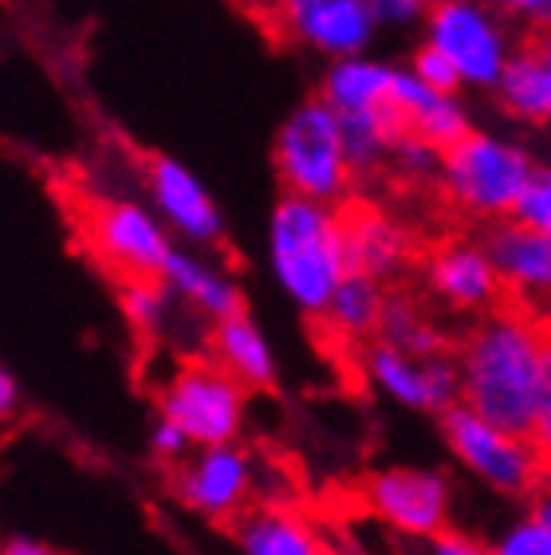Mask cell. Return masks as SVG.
<instances>
[{"label": "cell", "mask_w": 551, "mask_h": 555, "mask_svg": "<svg viewBox=\"0 0 551 555\" xmlns=\"http://www.w3.org/2000/svg\"><path fill=\"white\" fill-rule=\"evenodd\" d=\"M461 402L520 438H551V347L536 320L497 311L461 351Z\"/></svg>", "instance_id": "6da1fadb"}, {"label": "cell", "mask_w": 551, "mask_h": 555, "mask_svg": "<svg viewBox=\"0 0 551 555\" xmlns=\"http://www.w3.org/2000/svg\"><path fill=\"white\" fill-rule=\"evenodd\" d=\"M268 272L292 308L319 320L335 284L350 272L339 209L284 193L268 217Z\"/></svg>", "instance_id": "7a4b0ae2"}, {"label": "cell", "mask_w": 551, "mask_h": 555, "mask_svg": "<svg viewBox=\"0 0 551 555\" xmlns=\"http://www.w3.org/2000/svg\"><path fill=\"white\" fill-rule=\"evenodd\" d=\"M540 162L516 139H500L488 130H469L453 146L441 150L437 178L446 185L449 202L465 209L469 217L500 221L509 217L516 193L531 178Z\"/></svg>", "instance_id": "3957f363"}, {"label": "cell", "mask_w": 551, "mask_h": 555, "mask_svg": "<svg viewBox=\"0 0 551 555\" xmlns=\"http://www.w3.org/2000/svg\"><path fill=\"white\" fill-rule=\"evenodd\" d=\"M272 162L284 193L323 205H339L355 182V170L339 139V115L323 99H308L292 107V115L276 130Z\"/></svg>", "instance_id": "277c9868"}, {"label": "cell", "mask_w": 551, "mask_h": 555, "mask_svg": "<svg viewBox=\"0 0 551 555\" xmlns=\"http://www.w3.org/2000/svg\"><path fill=\"white\" fill-rule=\"evenodd\" d=\"M425 43L453 64L461 91H492L500 67L516 48V24L492 0H430Z\"/></svg>", "instance_id": "5b68a950"}, {"label": "cell", "mask_w": 551, "mask_h": 555, "mask_svg": "<svg viewBox=\"0 0 551 555\" xmlns=\"http://www.w3.org/2000/svg\"><path fill=\"white\" fill-rule=\"evenodd\" d=\"M441 434H446L449 453L485 489L500 492V496H528L540 485L543 477L540 441L520 438L512 429L488 422L477 410H469L465 402H453V406L441 410Z\"/></svg>", "instance_id": "8992f818"}, {"label": "cell", "mask_w": 551, "mask_h": 555, "mask_svg": "<svg viewBox=\"0 0 551 555\" xmlns=\"http://www.w3.org/2000/svg\"><path fill=\"white\" fill-rule=\"evenodd\" d=\"M158 414L170 417L193 449L236 441L248 417V390L221 363H185L162 390Z\"/></svg>", "instance_id": "52a82bcc"}, {"label": "cell", "mask_w": 551, "mask_h": 555, "mask_svg": "<svg viewBox=\"0 0 551 555\" xmlns=\"http://www.w3.org/2000/svg\"><path fill=\"white\" fill-rule=\"evenodd\" d=\"M362 501L398 535L430 540L441 528H449L453 516V485L434 465H390L379 469L362 489Z\"/></svg>", "instance_id": "ba28073f"}, {"label": "cell", "mask_w": 551, "mask_h": 555, "mask_svg": "<svg viewBox=\"0 0 551 555\" xmlns=\"http://www.w3.org/2000/svg\"><path fill=\"white\" fill-rule=\"evenodd\" d=\"M87 236L99 260L123 276H158L174 248L170 229L158 221V214L130 197L99 202L87 217Z\"/></svg>", "instance_id": "9c48e42d"}, {"label": "cell", "mask_w": 551, "mask_h": 555, "mask_svg": "<svg viewBox=\"0 0 551 555\" xmlns=\"http://www.w3.org/2000/svg\"><path fill=\"white\" fill-rule=\"evenodd\" d=\"M362 371L382 398L394 406L418 410V414H441L446 406L461 402V374L446 354H410L394 343L379 339L362 354Z\"/></svg>", "instance_id": "30bf717a"}, {"label": "cell", "mask_w": 551, "mask_h": 555, "mask_svg": "<svg viewBox=\"0 0 551 555\" xmlns=\"http://www.w3.org/2000/svg\"><path fill=\"white\" fill-rule=\"evenodd\" d=\"M253 453L241 449L236 441L190 449V457L181 461L178 496L190 513L205 516V520H236L244 513V504L253 501Z\"/></svg>", "instance_id": "8fae6325"}, {"label": "cell", "mask_w": 551, "mask_h": 555, "mask_svg": "<svg viewBox=\"0 0 551 555\" xmlns=\"http://www.w3.org/2000/svg\"><path fill=\"white\" fill-rule=\"evenodd\" d=\"M146 193L150 209L158 214V221L170 229V236L185 241L193 248H213L221 245L225 236V214L209 185L185 166V162L158 154L146 166Z\"/></svg>", "instance_id": "7c38bea8"}, {"label": "cell", "mask_w": 551, "mask_h": 555, "mask_svg": "<svg viewBox=\"0 0 551 555\" xmlns=\"http://www.w3.org/2000/svg\"><path fill=\"white\" fill-rule=\"evenodd\" d=\"M276 21L287 40L328 60L371 52L379 36L367 0H276Z\"/></svg>", "instance_id": "4fadbf2b"}, {"label": "cell", "mask_w": 551, "mask_h": 555, "mask_svg": "<svg viewBox=\"0 0 551 555\" xmlns=\"http://www.w3.org/2000/svg\"><path fill=\"white\" fill-rule=\"evenodd\" d=\"M390 107L398 111V118H402V127L410 130V134H418V139L437 150L453 146L461 134L473 130V115H469L461 91L425 87L422 79H413L402 67H394Z\"/></svg>", "instance_id": "5bb4252c"}, {"label": "cell", "mask_w": 551, "mask_h": 555, "mask_svg": "<svg viewBox=\"0 0 551 555\" xmlns=\"http://www.w3.org/2000/svg\"><path fill=\"white\" fill-rule=\"evenodd\" d=\"M485 253L492 260L500 288H512L524 299H540L551 288V233L524 229V224L500 217V224L488 233Z\"/></svg>", "instance_id": "9a60e30c"}, {"label": "cell", "mask_w": 551, "mask_h": 555, "mask_svg": "<svg viewBox=\"0 0 551 555\" xmlns=\"http://www.w3.org/2000/svg\"><path fill=\"white\" fill-rule=\"evenodd\" d=\"M430 288L453 311H488L500 296V280L492 272L485 245L477 241H449L430 260Z\"/></svg>", "instance_id": "2e32d148"}, {"label": "cell", "mask_w": 551, "mask_h": 555, "mask_svg": "<svg viewBox=\"0 0 551 555\" xmlns=\"http://www.w3.org/2000/svg\"><path fill=\"white\" fill-rule=\"evenodd\" d=\"M492 91H497L504 115H512L516 122H524V127H548V118H551L548 43H540V40L516 43L512 55L504 60V67H500Z\"/></svg>", "instance_id": "e0dca14e"}, {"label": "cell", "mask_w": 551, "mask_h": 555, "mask_svg": "<svg viewBox=\"0 0 551 555\" xmlns=\"http://www.w3.org/2000/svg\"><path fill=\"white\" fill-rule=\"evenodd\" d=\"M158 280L170 288V296L185 299L190 308H197L209 320H225V315L244 308L241 284L225 268L213 264L209 257H202L197 248L174 245L166 264L158 268Z\"/></svg>", "instance_id": "ac0fdd59"}, {"label": "cell", "mask_w": 551, "mask_h": 555, "mask_svg": "<svg viewBox=\"0 0 551 555\" xmlns=\"http://www.w3.org/2000/svg\"><path fill=\"white\" fill-rule=\"evenodd\" d=\"M213 363H221L244 390H268L280 374L272 343L244 308L213 320Z\"/></svg>", "instance_id": "d6986e66"}, {"label": "cell", "mask_w": 551, "mask_h": 555, "mask_svg": "<svg viewBox=\"0 0 551 555\" xmlns=\"http://www.w3.org/2000/svg\"><path fill=\"white\" fill-rule=\"evenodd\" d=\"M343 248H347V268L362 276L386 280L410 257V236L394 217L379 209H359L343 217Z\"/></svg>", "instance_id": "ffe728a7"}, {"label": "cell", "mask_w": 551, "mask_h": 555, "mask_svg": "<svg viewBox=\"0 0 551 555\" xmlns=\"http://www.w3.org/2000/svg\"><path fill=\"white\" fill-rule=\"evenodd\" d=\"M390 79H394V64H386L379 55L371 52L339 55V60H331V67L319 79L316 99H323L335 115L367 111L390 99Z\"/></svg>", "instance_id": "44dd1931"}, {"label": "cell", "mask_w": 551, "mask_h": 555, "mask_svg": "<svg viewBox=\"0 0 551 555\" xmlns=\"http://www.w3.org/2000/svg\"><path fill=\"white\" fill-rule=\"evenodd\" d=\"M241 555H331L323 535L292 508H260L236 532Z\"/></svg>", "instance_id": "7402d4cb"}, {"label": "cell", "mask_w": 551, "mask_h": 555, "mask_svg": "<svg viewBox=\"0 0 551 555\" xmlns=\"http://www.w3.org/2000/svg\"><path fill=\"white\" fill-rule=\"evenodd\" d=\"M402 130H406L402 118L390 107V99L379 103V107L339 115V139H343V150H347L350 170L355 173L379 170L382 162L390 158V146Z\"/></svg>", "instance_id": "603a6c76"}, {"label": "cell", "mask_w": 551, "mask_h": 555, "mask_svg": "<svg viewBox=\"0 0 551 555\" xmlns=\"http://www.w3.org/2000/svg\"><path fill=\"white\" fill-rule=\"evenodd\" d=\"M382 304H386L382 280L362 276V272H347L335 284V292L328 296V308H323L319 320L328 323L335 335H343V339H367V335L379 332Z\"/></svg>", "instance_id": "cb8c5ba5"}, {"label": "cell", "mask_w": 551, "mask_h": 555, "mask_svg": "<svg viewBox=\"0 0 551 555\" xmlns=\"http://www.w3.org/2000/svg\"><path fill=\"white\" fill-rule=\"evenodd\" d=\"M118 308L127 315V323L142 335H158L170 320L174 296L158 276H127L123 292H118Z\"/></svg>", "instance_id": "d4e9b609"}, {"label": "cell", "mask_w": 551, "mask_h": 555, "mask_svg": "<svg viewBox=\"0 0 551 555\" xmlns=\"http://www.w3.org/2000/svg\"><path fill=\"white\" fill-rule=\"evenodd\" d=\"M379 335L394 347H402L410 354H437L441 351V335L430 327V323L410 308V304H382V320H379Z\"/></svg>", "instance_id": "484cf974"}, {"label": "cell", "mask_w": 551, "mask_h": 555, "mask_svg": "<svg viewBox=\"0 0 551 555\" xmlns=\"http://www.w3.org/2000/svg\"><path fill=\"white\" fill-rule=\"evenodd\" d=\"M488 555H551V504L540 501L528 516L512 520Z\"/></svg>", "instance_id": "4316f807"}, {"label": "cell", "mask_w": 551, "mask_h": 555, "mask_svg": "<svg viewBox=\"0 0 551 555\" xmlns=\"http://www.w3.org/2000/svg\"><path fill=\"white\" fill-rule=\"evenodd\" d=\"M509 221L524 224V229H540L551 233V173L543 166L531 170V178L524 182V190L516 193V202L509 209Z\"/></svg>", "instance_id": "83f0119b"}, {"label": "cell", "mask_w": 551, "mask_h": 555, "mask_svg": "<svg viewBox=\"0 0 551 555\" xmlns=\"http://www.w3.org/2000/svg\"><path fill=\"white\" fill-rule=\"evenodd\" d=\"M386 162H390V166H398L406 178H434L437 162H441V150L430 146V142H422L418 134H410V130H402V134L394 139L390 158H386Z\"/></svg>", "instance_id": "f1b7e54d"}, {"label": "cell", "mask_w": 551, "mask_h": 555, "mask_svg": "<svg viewBox=\"0 0 551 555\" xmlns=\"http://www.w3.org/2000/svg\"><path fill=\"white\" fill-rule=\"evenodd\" d=\"M406 72H410L413 79H422L425 87H437V91H461V79H457L453 64H449L437 48H430V43H422V48L410 55V67H406Z\"/></svg>", "instance_id": "f546056e"}, {"label": "cell", "mask_w": 551, "mask_h": 555, "mask_svg": "<svg viewBox=\"0 0 551 555\" xmlns=\"http://www.w3.org/2000/svg\"><path fill=\"white\" fill-rule=\"evenodd\" d=\"M371 4V16L379 28H394V33H406V28H418L425 21V9L430 0H367Z\"/></svg>", "instance_id": "4dcf8cb0"}, {"label": "cell", "mask_w": 551, "mask_h": 555, "mask_svg": "<svg viewBox=\"0 0 551 555\" xmlns=\"http://www.w3.org/2000/svg\"><path fill=\"white\" fill-rule=\"evenodd\" d=\"M190 441H185V434H181L178 426H174L170 417H162L154 422V429H150V453L162 461V465H181V461L190 457Z\"/></svg>", "instance_id": "1f68e13d"}, {"label": "cell", "mask_w": 551, "mask_h": 555, "mask_svg": "<svg viewBox=\"0 0 551 555\" xmlns=\"http://www.w3.org/2000/svg\"><path fill=\"white\" fill-rule=\"evenodd\" d=\"M492 4L520 28H548L551 21V0H492Z\"/></svg>", "instance_id": "d6a6232c"}, {"label": "cell", "mask_w": 551, "mask_h": 555, "mask_svg": "<svg viewBox=\"0 0 551 555\" xmlns=\"http://www.w3.org/2000/svg\"><path fill=\"white\" fill-rule=\"evenodd\" d=\"M430 555H488V547L465 532L441 528L437 535H430Z\"/></svg>", "instance_id": "836d02e7"}, {"label": "cell", "mask_w": 551, "mask_h": 555, "mask_svg": "<svg viewBox=\"0 0 551 555\" xmlns=\"http://www.w3.org/2000/svg\"><path fill=\"white\" fill-rule=\"evenodd\" d=\"M16 406H21V386H16L12 371H4V366H0V429L12 422Z\"/></svg>", "instance_id": "e575fe53"}, {"label": "cell", "mask_w": 551, "mask_h": 555, "mask_svg": "<svg viewBox=\"0 0 551 555\" xmlns=\"http://www.w3.org/2000/svg\"><path fill=\"white\" fill-rule=\"evenodd\" d=\"M0 555H64V552H55L52 544H40V540H28V535H16V540H9V544L0 547Z\"/></svg>", "instance_id": "d590c367"}]
</instances>
